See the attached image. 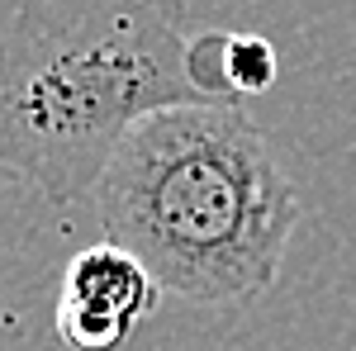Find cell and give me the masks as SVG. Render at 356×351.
<instances>
[{
  "instance_id": "obj_2",
  "label": "cell",
  "mask_w": 356,
  "mask_h": 351,
  "mask_svg": "<svg viewBox=\"0 0 356 351\" xmlns=\"http://www.w3.org/2000/svg\"><path fill=\"white\" fill-rule=\"evenodd\" d=\"M95 214L105 243L134 252L157 290L247 304L285 266L300 195L243 105H186L119 142Z\"/></svg>"
},
{
  "instance_id": "obj_4",
  "label": "cell",
  "mask_w": 356,
  "mask_h": 351,
  "mask_svg": "<svg viewBox=\"0 0 356 351\" xmlns=\"http://www.w3.org/2000/svg\"><path fill=\"white\" fill-rule=\"evenodd\" d=\"M275 72H280V62H275V48L266 38H257V33H233L228 38V85H233L238 100L271 90Z\"/></svg>"
},
{
  "instance_id": "obj_3",
  "label": "cell",
  "mask_w": 356,
  "mask_h": 351,
  "mask_svg": "<svg viewBox=\"0 0 356 351\" xmlns=\"http://www.w3.org/2000/svg\"><path fill=\"white\" fill-rule=\"evenodd\" d=\"M157 280L134 252L114 243H90L62 270L53 327L67 351H119L147 318Z\"/></svg>"
},
{
  "instance_id": "obj_1",
  "label": "cell",
  "mask_w": 356,
  "mask_h": 351,
  "mask_svg": "<svg viewBox=\"0 0 356 351\" xmlns=\"http://www.w3.org/2000/svg\"><path fill=\"white\" fill-rule=\"evenodd\" d=\"M186 0H19L0 28V171L67 209L191 81Z\"/></svg>"
}]
</instances>
